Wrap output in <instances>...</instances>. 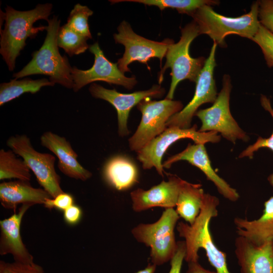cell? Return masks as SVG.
<instances>
[{"label": "cell", "mask_w": 273, "mask_h": 273, "mask_svg": "<svg viewBox=\"0 0 273 273\" xmlns=\"http://www.w3.org/2000/svg\"><path fill=\"white\" fill-rule=\"evenodd\" d=\"M219 203L216 196L205 193L200 212L193 224L180 221L176 229L179 236L185 239V260L187 263L198 261V251L202 248L217 273H231L228 268L226 254L217 248L209 230L211 219L218 215Z\"/></svg>", "instance_id": "1"}, {"label": "cell", "mask_w": 273, "mask_h": 273, "mask_svg": "<svg viewBox=\"0 0 273 273\" xmlns=\"http://www.w3.org/2000/svg\"><path fill=\"white\" fill-rule=\"evenodd\" d=\"M53 6L50 3L38 4L28 11H18L7 6L5 13L2 12L5 20L4 28L1 30L0 53L9 70L15 68L16 60L26 45L28 38H33L46 26L34 27L39 20H48Z\"/></svg>", "instance_id": "2"}, {"label": "cell", "mask_w": 273, "mask_h": 273, "mask_svg": "<svg viewBox=\"0 0 273 273\" xmlns=\"http://www.w3.org/2000/svg\"><path fill=\"white\" fill-rule=\"evenodd\" d=\"M47 22V35L42 45L32 53L31 60L20 71L14 73L13 77L19 79L31 75L42 74L48 76L50 81L54 84L58 83L73 88L72 67L68 58L60 54L57 44L60 20L54 16Z\"/></svg>", "instance_id": "3"}, {"label": "cell", "mask_w": 273, "mask_h": 273, "mask_svg": "<svg viewBox=\"0 0 273 273\" xmlns=\"http://www.w3.org/2000/svg\"><path fill=\"white\" fill-rule=\"evenodd\" d=\"M259 2H254L250 10L237 17H230L216 13L212 6L205 5L192 15L197 23L200 34H206L220 47H226L225 37L236 34L251 40L257 32L260 23L259 20Z\"/></svg>", "instance_id": "4"}, {"label": "cell", "mask_w": 273, "mask_h": 273, "mask_svg": "<svg viewBox=\"0 0 273 273\" xmlns=\"http://www.w3.org/2000/svg\"><path fill=\"white\" fill-rule=\"evenodd\" d=\"M199 35V27L193 20L181 29L179 41L176 43L173 42L168 46L165 56L166 62L158 77L160 84L166 69H171V81L165 98L173 100L176 88L180 81L188 79L196 83L206 60L203 57L193 58L190 54L192 42Z\"/></svg>", "instance_id": "5"}, {"label": "cell", "mask_w": 273, "mask_h": 273, "mask_svg": "<svg viewBox=\"0 0 273 273\" xmlns=\"http://www.w3.org/2000/svg\"><path fill=\"white\" fill-rule=\"evenodd\" d=\"M179 217L173 208L165 209L156 222L140 223L131 230L139 242L150 248L151 262L156 266L170 261L176 252L174 228Z\"/></svg>", "instance_id": "6"}, {"label": "cell", "mask_w": 273, "mask_h": 273, "mask_svg": "<svg viewBox=\"0 0 273 273\" xmlns=\"http://www.w3.org/2000/svg\"><path fill=\"white\" fill-rule=\"evenodd\" d=\"M142 119L136 131L128 140L131 150L138 152L167 128L166 123L183 109L180 101L165 98L160 101L145 99L136 106Z\"/></svg>", "instance_id": "7"}, {"label": "cell", "mask_w": 273, "mask_h": 273, "mask_svg": "<svg viewBox=\"0 0 273 273\" xmlns=\"http://www.w3.org/2000/svg\"><path fill=\"white\" fill-rule=\"evenodd\" d=\"M222 82V88L213 105L198 110L195 114V116L202 123L198 130L219 132L234 144L238 140L247 142L249 136L239 126L231 113L230 99L232 85L230 75L224 74Z\"/></svg>", "instance_id": "8"}, {"label": "cell", "mask_w": 273, "mask_h": 273, "mask_svg": "<svg viewBox=\"0 0 273 273\" xmlns=\"http://www.w3.org/2000/svg\"><path fill=\"white\" fill-rule=\"evenodd\" d=\"M195 124L188 128L167 127L160 134L153 139L137 152L138 159L144 169L154 167L158 173L163 176L162 159L167 149L175 142L183 139H190L196 144L217 143L220 136L215 131L200 132Z\"/></svg>", "instance_id": "9"}, {"label": "cell", "mask_w": 273, "mask_h": 273, "mask_svg": "<svg viewBox=\"0 0 273 273\" xmlns=\"http://www.w3.org/2000/svg\"><path fill=\"white\" fill-rule=\"evenodd\" d=\"M7 145L22 158L39 184L52 198L64 192L60 186V176L55 170L56 158L53 155L36 151L29 138L24 134L10 136Z\"/></svg>", "instance_id": "10"}, {"label": "cell", "mask_w": 273, "mask_h": 273, "mask_svg": "<svg viewBox=\"0 0 273 273\" xmlns=\"http://www.w3.org/2000/svg\"><path fill=\"white\" fill-rule=\"evenodd\" d=\"M117 30L118 33L113 35L115 41L125 48L123 56L118 59L117 64L124 73L130 72L128 65L135 61L147 64L151 58H157L161 62L168 46L174 42L169 38L161 42L147 39L135 33L125 21L121 22Z\"/></svg>", "instance_id": "11"}, {"label": "cell", "mask_w": 273, "mask_h": 273, "mask_svg": "<svg viewBox=\"0 0 273 273\" xmlns=\"http://www.w3.org/2000/svg\"><path fill=\"white\" fill-rule=\"evenodd\" d=\"M217 44L213 42L209 56L196 82L194 96L183 109L173 115L166 123V127H177L180 128L191 127L192 118L202 105L215 101L217 93L214 77L216 66L215 53Z\"/></svg>", "instance_id": "12"}, {"label": "cell", "mask_w": 273, "mask_h": 273, "mask_svg": "<svg viewBox=\"0 0 273 273\" xmlns=\"http://www.w3.org/2000/svg\"><path fill=\"white\" fill-rule=\"evenodd\" d=\"M89 50L95 57L93 66L87 70H81L75 66L72 68L73 89L75 92L97 81L121 85L128 89H132L137 83L135 77L125 76L119 69L117 63L111 62L105 57L98 42L90 46Z\"/></svg>", "instance_id": "13"}, {"label": "cell", "mask_w": 273, "mask_h": 273, "mask_svg": "<svg viewBox=\"0 0 273 273\" xmlns=\"http://www.w3.org/2000/svg\"><path fill=\"white\" fill-rule=\"evenodd\" d=\"M88 89L93 97L107 101L115 108L120 136H125L129 133L127 120L130 111L134 106L148 98H160L165 93V89L160 84L154 85L147 90L130 94H122L115 89H107L96 83H92Z\"/></svg>", "instance_id": "14"}, {"label": "cell", "mask_w": 273, "mask_h": 273, "mask_svg": "<svg viewBox=\"0 0 273 273\" xmlns=\"http://www.w3.org/2000/svg\"><path fill=\"white\" fill-rule=\"evenodd\" d=\"M181 160L187 161L200 169L205 174L207 179L215 185L219 193L225 198L232 202L239 199L240 196L236 190L220 177L212 167L204 144H189L183 151L168 158L162 166L163 168L168 169L174 163Z\"/></svg>", "instance_id": "15"}, {"label": "cell", "mask_w": 273, "mask_h": 273, "mask_svg": "<svg viewBox=\"0 0 273 273\" xmlns=\"http://www.w3.org/2000/svg\"><path fill=\"white\" fill-rule=\"evenodd\" d=\"M168 180L148 190L139 188L130 193L132 207L135 212H141L155 207L173 208L176 206L178 195L183 180L177 176L166 173Z\"/></svg>", "instance_id": "16"}, {"label": "cell", "mask_w": 273, "mask_h": 273, "mask_svg": "<svg viewBox=\"0 0 273 273\" xmlns=\"http://www.w3.org/2000/svg\"><path fill=\"white\" fill-rule=\"evenodd\" d=\"M235 246L241 273H273V241L257 246L239 236Z\"/></svg>", "instance_id": "17"}, {"label": "cell", "mask_w": 273, "mask_h": 273, "mask_svg": "<svg viewBox=\"0 0 273 273\" xmlns=\"http://www.w3.org/2000/svg\"><path fill=\"white\" fill-rule=\"evenodd\" d=\"M32 206L23 204L17 213L0 221V254H11L14 261L24 264L34 263L33 257L24 244L20 234L23 217Z\"/></svg>", "instance_id": "18"}, {"label": "cell", "mask_w": 273, "mask_h": 273, "mask_svg": "<svg viewBox=\"0 0 273 273\" xmlns=\"http://www.w3.org/2000/svg\"><path fill=\"white\" fill-rule=\"evenodd\" d=\"M40 142L42 146L58 157V167L65 175L82 181L92 177V173L77 161V154L65 138L51 131H47L41 136Z\"/></svg>", "instance_id": "19"}, {"label": "cell", "mask_w": 273, "mask_h": 273, "mask_svg": "<svg viewBox=\"0 0 273 273\" xmlns=\"http://www.w3.org/2000/svg\"><path fill=\"white\" fill-rule=\"evenodd\" d=\"M52 198L43 189L33 188L29 181L17 180L0 184V201L6 209H15L18 205L44 204Z\"/></svg>", "instance_id": "20"}, {"label": "cell", "mask_w": 273, "mask_h": 273, "mask_svg": "<svg viewBox=\"0 0 273 273\" xmlns=\"http://www.w3.org/2000/svg\"><path fill=\"white\" fill-rule=\"evenodd\" d=\"M234 221L238 236L254 245L260 246L273 241V196L264 202L263 213L259 218L249 220L236 217Z\"/></svg>", "instance_id": "21"}, {"label": "cell", "mask_w": 273, "mask_h": 273, "mask_svg": "<svg viewBox=\"0 0 273 273\" xmlns=\"http://www.w3.org/2000/svg\"><path fill=\"white\" fill-rule=\"evenodd\" d=\"M103 177L112 187L118 191L127 190L138 181V171L128 157L118 155L111 158L103 170Z\"/></svg>", "instance_id": "22"}, {"label": "cell", "mask_w": 273, "mask_h": 273, "mask_svg": "<svg viewBox=\"0 0 273 273\" xmlns=\"http://www.w3.org/2000/svg\"><path fill=\"white\" fill-rule=\"evenodd\" d=\"M204 192L202 185L183 180L176 204V212L189 224H193L199 215Z\"/></svg>", "instance_id": "23"}, {"label": "cell", "mask_w": 273, "mask_h": 273, "mask_svg": "<svg viewBox=\"0 0 273 273\" xmlns=\"http://www.w3.org/2000/svg\"><path fill=\"white\" fill-rule=\"evenodd\" d=\"M54 85L47 78L36 80L29 78L14 79L8 82L2 83L0 85V105L3 106L24 93L35 94L42 87Z\"/></svg>", "instance_id": "24"}, {"label": "cell", "mask_w": 273, "mask_h": 273, "mask_svg": "<svg viewBox=\"0 0 273 273\" xmlns=\"http://www.w3.org/2000/svg\"><path fill=\"white\" fill-rule=\"evenodd\" d=\"M12 150L0 151V179L16 178L29 181L30 170L23 159L18 158Z\"/></svg>", "instance_id": "25"}, {"label": "cell", "mask_w": 273, "mask_h": 273, "mask_svg": "<svg viewBox=\"0 0 273 273\" xmlns=\"http://www.w3.org/2000/svg\"><path fill=\"white\" fill-rule=\"evenodd\" d=\"M112 3L119 2H135L150 6H154L162 11L166 8L176 9L179 13L191 16L200 8L209 5H218L219 2L215 0H119L111 1Z\"/></svg>", "instance_id": "26"}, {"label": "cell", "mask_w": 273, "mask_h": 273, "mask_svg": "<svg viewBox=\"0 0 273 273\" xmlns=\"http://www.w3.org/2000/svg\"><path fill=\"white\" fill-rule=\"evenodd\" d=\"M88 39L70 29L66 24L60 27L57 36V44L70 56L84 53L89 48Z\"/></svg>", "instance_id": "27"}, {"label": "cell", "mask_w": 273, "mask_h": 273, "mask_svg": "<svg viewBox=\"0 0 273 273\" xmlns=\"http://www.w3.org/2000/svg\"><path fill=\"white\" fill-rule=\"evenodd\" d=\"M93 12L87 6L75 5L71 11L66 24L72 30L88 39H92L88 19Z\"/></svg>", "instance_id": "28"}, {"label": "cell", "mask_w": 273, "mask_h": 273, "mask_svg": "<svg viewBox=\"0 0 273 273\" xmlns=\"http://www.w3.org/2000/svg\"><path fill=\"white\" fill-rule=\"evenodd\" d=\"M261 103L262 107L270 114L273 119V109L270 101L264 96H262ZM261 148H268L273 152V131L268 138H263L259 136L254 144L249 145L241 153L239 158L248 157L251 159L254 153ZM267 180L273 188V173L268 176Z\"/></svg>", "instance_id": "29"}, {"label": "cell", "mask_w": 273, "mask_h": 273, "mask_svg": "<svg viewBox=\"0 0 273 273\" xmlns=\"http://www.w3.org/2000/svg\"><path fill=\"white\" fill-rule=\"evenodd\" d=\"M261 48L266 64L273 67V33L260 24L254 36L251 39Z\"/></svg>", "instance_id": "30"}, {"label": "cell", "mask_w": 273, "mask_h": 273, "mask_svg": "<svg viewBox=\"0 0 273 273\" xmlns=\"http://www.w3.org/2000/svg\"><path fill=\"white\" fill-rule=\"evenodd\" d=\"M0 273H46L43 268L34 262L24 264L17 262L0 261Z\"/></svg>", "instance_id": "31"}, {"label": "cell", "mask_w": 273, "mask_h": 273, "mask_svg": "<svg viewBox=\"0 0 273 273\" xmlns=\"http://www.w3.org/2000/svg\"><path fill=\"white\" fill-rule=\"evenodd\" d=\"M258 2L260 23L273 33V0H261Z\"/></svg>", "instance_id": "32"}, {"label": "cell", "mask_w": 273, "mask_h": 273, "mask_svg": "<svg viewBox=\"0 0 273 273\" xmlns=\"http://www.w3.org/2000/svg\"><path fill=\"white\" fill-rule=\"evenodd\" d=\"M74 202V198L71 194L63 192L55 198L47 199L43 205L49 209L55 208L64 211L73 205Z\"/></svg>", "instance_id": "33"}, {"label": "cell", "mask_w": 273, "mask_h": 273, "mask_svg": "<svg viewBox=\"0 0 273 273\" xmlns=\"http://www.w3.org/2000/svg\"><path fill=\"white\" fill-rule=\"evenodd\" d=\"M184 241L177 242L176 252L170 260V269L168 273H180L183 260L186 255Z\"/></svg>", "instance_id": "34"}, {"label": "cell", "mask_w": 273, "mask_h": 273, "mask_svg": "<svg viewBox=\"0 0 273 273\" xmlns=\"http://www.w3.org/2000/svg\"><path fill=\"white\" fill-rule=\"evenodd\" d=\"M82 216L81 208L79 206L74 204L64 211L63 217L67 224L74 225L79 223Z\"/></svg>", "instance_id": "35"}, {"label": "cell", "mask_w": 273, "mask_h": 273, "mask_svg": "<svg viewBox=\"0 0 273 273\" xmlns=\"http://www.w3.org/2000/svg\"><path fill=\"white\" fill-rule=\"evenodd\" d=\"M188 267L186 273H217L204 268L198 261L188 263Z\"/></svg>", "instance_id": "36"}, {"label": "cell", "mask_w": 273, "mask_h": 273, "mask_svg": "<svg viewBox=\"0 0 273 273\" xmlns=\"http://www.w3.org/2000/svg\"><path fill=\"white\" fill-rule=\"evenodd\" d=\"M156 266L153 263H149L145 268L139 270L135 273H155Z\"/></svg>", "instance_id": "37"}]
</instances>
